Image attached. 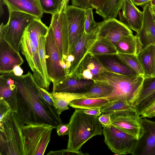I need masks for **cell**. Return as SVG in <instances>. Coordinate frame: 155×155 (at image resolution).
<instances>
[{
  "label": "cell",
  "mask_w": 155,
  "mask_h": 155,
  "mask_svg": "<svg viewBox=\"0 0 155 155\" xmlns=\"http://www.w3.org/2000/svg\"><path fill=\"white\" fill-rule=\"evenodd\" d=\"M1 74L15 82L17 87L15 113L25 124H45L56 129L63 123L54 106L41 97L36 87L37 84L30 71L20 76L15 75L13 72Z\"/></svg>",
  "instance_id": "6da1fadb"
},
{
  "label": "cell",
  "mask_w": 155,
  "mask_h": 155,
  "mask_svg": "<svg viewBox=\"0 0 155 155\" xmlns=\"http://www.w3.org/2000/svg\"><path fill=\"white\" fill-rule=\"evenodd\" d=\"M145 77L137 75L128 76L105 72L94 81L105 82L113 88L112 91L102 97L110 102L124 101L136 108L138 104Z\"/></svg>",
  "instance_id": "7a4b0ae2"
},
{
  "label": "cell",
  "mask_w": 155,
  "mask_h": 155,
  "mask_svg": "<svg viewBox=\"0 0 155 155\" xmlns=\"http://www.w3.org/2000/svg\"><path fill=\"white\" fill-rule=\"evenodd\" d=\"M69 132L67 149L77 151L90 139L102 134V125L98 117L76 108L68 123Z\"/></svg>",
  "instance_id": "3957f363"
},
{
  "label": "cell",
  "mask_w": 155,
  "mask_h": 155,
  "mask_svg": "<svg viewBox=\"0 0 155 155\" xmlns=\"http://www.w3.org/2000/svg\"><path fill=\"white\" fill-rule=\"evenodd\" d=\"M24 124L13 111L0 124V155H25Z\"/></svg>",
  "instance_id": "277c9868"
},
{
  "label": "cell",
  "mask_w": 155,
  "mask_h": 155,
  "mask_svg": "<svg viewBox=\"0 0 155 155\" xmlns=\"http://www.w3.org/2000/svg\"><path fill=\"white\" fill-rule=\"evenodd\" d=\"M54 127L47 124L26 123L23 127L25 155H43Z\"/></svg>",
  "instance_id": "5b68a950"
},
{
  "label": "cell",
  "mask_w": 155,
  "mask_h": 155,
  "mask_svg": "<svg viewBox=\"0 0 155 155\" xmlns=\"http://www.w3.org/2000/svg\"><path fill=\"white\" fill-rule=\"evenodd\" d=\"M8 12V22L5 25L2 23L0 26V37H3L19 52L21 41L26 27L32 20L37 18L23 12Z\"/></svg>",
  "instance_id": "8992f818"
},
{
  "label": "cell",
  "mask_w": 155,
  "mask_h": 155,
  "mask_svg": "<svg viewBox=\"0 0 155 155\" xmlns=\"http://www.w3.org/2000/svg\"><path fill=\"white\" fill-rule=\"evenodd\" d=\"M46 37L45 55L48 76L53 84H57L68 75L67 65L62 60L51 25Z\"/></svg>",
  "instance_id": "52a82bcc"
},
{
  "label": "cell",
  "mask_w": 155,
  "mask_h": 155,
  "mask_svg": "<svg viewBox=\"0 0 155 155\" xmlns=\"http://www.w3.org/2000/svg\"><path fill=\"white\" fill-rule=\"evenodd\" d=\"M102 134L108 148L117 155L131 154L137 140L112 125L103 127Z\"/></svg>",
  "instance_id": "ba28073f"
},
{
  "label": "cell",
  "mask_w": 155,
  "mask_h": 155,
  "mask_svg": "<svg viewBox=\"0 0 155 155\" xmlns=\"http://www.w3.org/2000/svg\"><path fill=\"white\" fill-rule=\"evenodd\" d=\"M20 49L33 72L34 78L40 87L49 90L50 86L44 78L39 51L32 43L28 32L25 31L21 41Z\"/></svg>",
  "instance_id": "9c48e42d"
},
{
  "label": "cell",
  "mask_w": 155,
  "mask_h": 155,
  "mask_svg": "<svg viewBox=\"0 0 155 155\" xmlns=\"http://www.w3.org/2000/svg\"><path fill=\"white\" fill-rule=\"evenodd\" d=\"M65 12L69 33L68 55H72L75 45L84 32L86 9L72 5H67Z\"/></svg>",
  "instance_id": "30bf717a"
},
{
  "label": "cell",
  "mask_w": 155,
  "mask_h": 155,
  "mask_svg": "<svg viewBox=\"0 0 155 155\" xmlns=\"http://www.w3.org/2000/svg\"><path fill=\"white\" fill-rule=\"evenodd\" d=\"M67 5H63L59 12L52 15L50 25L62 60L65 63L68 56L69 48L68 28L65 12Z\"/></svg>",
  "instance_id": "8fae6325"
},
{
  "label": "cell",
  "mask_w": 155,
  "mask_h": 155,
  "mask_svg": "<svg viewBox=\"0 0 155 155\" xmlns=\"http://www.w3.org/2000/svg\"><path fill=\"white\" fill-rule=\"evenodd\" d=\"M132 34L131 29L120 21L113 18L99 22L97 38H104L115 46L120 40Z\"/></svg>",
  "instance_id": "7c38bea8"
},
{
  "label": "cell",
  "mask_w": 155,
  "mask_h": 155,
  "mask_svg": "<svg viewBox=\"0 0 155 155\" xmlns=\"http://www.w3.org/2000/svg\"><path fill=\"white\" fill-rule=\"evenodd\" d=\"M112 125L138 140L144 132L142 118L138 111L135 113L111 115Z\"/></svg>",
  "instance_id": "4fadbf2b"
},
{
  "label": "cell",
  "mask_w": 155,
  "mask_h": 155,
  "mask_svg": "<svg viewBox=\"0 0 155 155\" xmlns=\"http://www.w3.org/2000/svg\"><path fill=\"white\" fill-rule=\"evenodd\" d=\"M105 72H111L104 66L97 56L88 53L75 71L69 75L79 80H94Z\"/></svg>",
  "instance_id": "5bb4252c"
},
{
  "label": "cell",
  "mask_w": 155,
  "mask_h": 155,
  "mask_svg": "<svg viewBox=\"0 0 155 155\" xmlns=\"http://www.w3.org/2000/svg\"><path fill=\"white\" fill-rule=\"evenodd\" d=\"M144 132L137 140L132 155H155V121L142 118Z\"/></svg>",
  "instance_id": "9a60e30c"
},
{
  "label": "cell",
  "mask_w": 155,
  "mask_h": 155,
  "mask_svg": "<svg viewBox=\"0 0 155 155\" xmlns=\"http://www.w3.org/2000/svg\"><path fill=\"white\" fill-rule=\"evenodd\" d=\"M24 60L19 52L14 49L2 37H0V73L13 72L16 66H21Z\"/></svg>",
  "instance_id": "2e32d148"
},
{
  "label": "cell",
  "mask_w": 155,
  "mask_h": 155,
  "mask_svg": "<svg viewBox=\"0 0 155 155\" xmlns=\"http://www.w3.org/2000/svg\"><path fill=\"white\" fill-rule=\"evenodd\" d=\"M143 8L142 22L136 35L139 38L143 48L150 44H155V22L150 4Z\"/></svg>",
  "instance_id": "e0dca14e"
},
{
  "label": "cell",
  "mask_w": 155,
  "mask_h": 155,
  "mask_svg": "<svg viewBox=\"0 0 155 155\" xmlns=\"http://www.w3.org/2000/svg\"><path fill=\"white\" fill-rule=\"evenodd\" d=\"M118 13L120 21L137 33L142 24L143 13L134 4L132 0H125Z\"/></svg>",
  "instance_id": "ac0fdd59"
},
{
  "label": "cell",
  "mask_w": 155,
  "mask_h": 155,
  "mask_svg": "<svg viewBox=\"0 0 155 155\" xmlns=\"http://www.w3.org/2000/svg\"><path fill=\"white\" fill-rule=\"evenodd\" d=\"M0 16L4 13L3 5H5L8 11L25 13L40 18L43 12L39 0H2L0 2Z\"/></svg>",
  "instance_id": "d6986e66"
},
{
  "label": "cell",
  "mask_w": 155,
  "mask_h": 155,
  "mask_svg": "<svg viewBox=\"0 0 155 155\" xmlns=\"http://www.w3.org/2000/svg\"><path fill=\"white\" fill-rule=\"evenodd\" d=\"M97 31L89 33L85 32L75 45L72 53L74 60L71 64L69 74H72L76 69L81 60L88 53L97 38Z\"/></svg>",
  "instance_id": "ffe728a7"
},
{
  "label": "cell",
  "mask_w": 155,
  "mask_h": 155,
  "mask_svg": "<svg viewBox=\"0 0 155 155\" xmlns=\"http://www.w3.org/2000/svg\"><path fill=\"white\" fill-rule=\"evenodd\" d=\"M94 82L92 80L78 79L72 75L68 74L60 82L53 84L52 92L85 91L93 85Z\"/></svg>",
  "instance_id": "44dd1931"
},
{
  "label": "cell",
  "mask_w": 155,
  "mask_h": 155,
  "mask_svg": "<svg viewBox=\"0 0 155 155\" xmlns=\"http://www.w3.org/2000/svg\"><path fill=\"white\" fill-rule=\"evenodd\" d=\"M137 56L143 69L145 78H155V44L143 48Z\"/></svg>",
  "instance_id": "7402d4cb"
},
{
  "label": "cell",
  "mask_w": 155,
  "mask_h": 155,
  "mask_svg": "<svg viewBox=\"0 0 155 155\" xmlns=\"http://www.w3.org/2000/svg\"><path fill=\"white\" fill-rule=\"evenodd\" d=\"M155 100V78H145L140 99L136 107L140 114Z\"/></svg>",
  "instance_id": "603a6c76"
},
{
  "label": "cell",
  "mask_w": 155,
  "mask_h": 155,
  "mask_svg": "<svg viewBox=\"0 0 155 155\" xmlns=\"http://www.w3.org/2000/svg\"><path fill=\"white\" fill-rule=\"evenodd\" d=\"M96 56L111 72L128 76L138 75L123 63L116 55Z\"/></svg>",
  "instance_id": "cb8c5ba5"
},
{
  "label": "cell",
  "mask_w": 155,
  "mask_h": 155,
  "mask_svg": "<svg viewBox=\"0 0 155 155\" xmlns=\"http://www.w3.org/2000/svg\"><path fill=\"white\" fill-rule=\"evenodd\" d=\"M58 113L59 114L69 109L68 105L73 100L85 98L82 92H59L50 93Z\"/></svg>",
  "instance_id": "d4e9b609"
},
{
  "label": "cell",
  "mask_w": 155,
  "mask_h": 155,
  "mask_svg": "<svg viewBox=\"0 0 155 155\" xmlns=\"http://www.w3.org/2000/svg\"><path fill=\"white\" fill-rule=\"evenodd\" d=\"M115 46L117 53L133 55H137L143 48L139 38L133 34L121 39Z\"/></svg>",
  "instance_id": "484cf974"
},
{
  "label": "cell",
  "mask_w": 155,
  "mask_h": 155,
  "mask_svg": "<svg viewBox=\"0 0 155 155\" xmlns=\"http://www.w3.org/2000/svg\"><path fill=\"white\" fill-rule=\"evenodd\" d=\"M17 87L15 82L8 83L5 77L0 76V99H3L8 102L13 111H16V96Z\"/></svg>",
  "instance_id": "4316f807"
},
{
  "label": "cell",
  "mask_w": 155,
  "mask_h": 155,
  "mask_svg": "<svg viewBox=\"0 0 155 155\" xmlns=\"http://www.w3.org/2000/svg\"><path fill=\"white\" fill-rule=\"evenodd\" d=\"M48 28L40 18H35L31 21L25 29L32 43L38 51L39 38L41 36H46Z\"/></svg>",
  "instance_id": "83f0119b"
},
{
  "label": "cell",
  "mask_w": 155,
  "mask_h": 155,
  "mask_svg": "<svg viewBox=\"0 0 155 155\" xmlns=\"http://www.w3.org/2000/svg\"><path fill=\"white\" fill-rule=\"evenodd\" d=\"M89 53L95 56L116 55L117 53L115 46L103 38H97L91 45Z\"/></svg>",
  "instance_id": "f1b7e54d"
},
{
  "label": "cell",
  "mask_w": 155,
  "mask_h": 155,
  "mask_svg": "<svg viewBox=\"0 0 155 155\" xmlns=\"http://www.w3.org/2000/svg\"><path fill=\"white\" fill-rule=\"evenodd\" d=\"M125 0H108L102 7L96 10V13L104 20L115 18Z\"/></svg>",
  "instance_id": "f546056e"
},
{
  "label": "cell",
  "mask_w": 155,
  "mask_h": 155,
  "mask_svg": "<svg viewBox=\"0 0 155 155\" xmlns=\"http://www.w3.org/2000/svg\"><path fill=\"white\" fill-rule=\"evenodd\" d=\"M137 111L136 108L124 101H116L110 103L101 108L102 114L111 115L135 113Z\"/></svg>",
  "instance_id": "4dcf8cb0"
},
{
  "label": "cell",
  "mask_w": 155,
  "mask_h": 155,
  "mask_svg": "<svg viewBox=\"0 0 155 155\" xmlns=\"http://www.w3.org/2000/svg\"><path fill=\"white\" fill-rule=\"evenodd\" d=\"M110 103L107 99L103 98H84L73 100L70 103L69 106L76 109L101 108Z\"/></svg>",
  "instance_id": "1f68e13d"
},
{
  "label": "cell",
  "mask_w": 155,
  "mask_h": 155,
  "mask_svg": "<svg viewBox=\"0 0 155 155\" xmlns=\"http://www.w3.org/2000/svg\"><path fill=\"white\" fill-rule=\"evenodd\" d=\"M94 81V84L88 89L82 92L85 98H102L112 91V87L108 84L100 81Z\"/></svg>",
  "instance_id": "d6a6232c"
},
{
  "label": "cell",
  "mask_w": 155,
  "mask_h": 155,
  "mask_svg": "<svg viewBox=\"0 0 155 155\" xmlns=\"http://www.w3.org/2000/svg\"><path fill=\"white\" fill-rule=\"evenodd\" d=\"M116 55L123 63L137 74L144 76L143 69L137 55L117 53Z\"/></svg>",
  "instance_id": "836d02e7"
},
{
  "label": "cell",
  "mask_w": 155,
  "mask_h": 155,
  "mask_svg": "<svg viewBox=\"0 0 155 155\" xmlns=\"http://www.w3.org/2000/svg\"><path fill=\"white\" fill-rule=\"evenodd\" d=\"M43 13L52 15L58 12L65 4L64 0H39Z\"/></svg>",
  "instance_id": "e575fe53"
},
{
  "label": "cell",
  "mask_w": 155,
  "mask_h": 155,
  "mask_svg": "<svg viewBox=\"0 0 155 155\" xmlns=\"http://www.w3.org/2000/svg\"><path fill=\"white\" fill-rule=\"evenodd\" d=\"M46 37L41 36L39 38V53L43 75L47 83L50 86L51 82L48 76L46 67L45 49Z\"/></svg>",
  "instance_id": "d590c367"
},
{
  "label": "cell",
  "mask_w": 155,
  "mask_h": 155,
  "mask_svg": "<svg viewBox=\"0 0 155 155\" xmlns=\"http://www.w3.org/2000/svg\"><path fill=\"white\" fill-rule=\"evenodd\" d=\"M92 8L90 7L86 9V18L84 23V32L89 33L98 30L99 22L94 20Z\"/></svg>",
  "instance_id": "8d00e7d4"
},
{
  "label": "cell",
  "mask_w": 155,
  "mask_h": 155,
  "mask_svg": "<svg viewBox=\"0 0 155 155\" xmlns=\"http://www.w3.org/2000/svg\"><path fill=\"white\" fill-rule=\"evenodd\" d=\"M13 111L9 103L3 99H0V124Z\"/></svg>",
  "instance_id": "74e56055"
},
{
  "label": "cell",
  "mask_w": 155,
  "mask_h": 155,
  "mask_svg": "<svg viewBox=\"0 0 155 155\" xmlns=\"http://www.w3.org/2000/svg\"><path fill=\"white\" fill-rule=\"evenodd\" d=\"M141 118H151L155 117V100L140 114Z\"/></svg>",
  "instance_id": "f35d334b"
},
{
  "label": "cell",
  "mask_w": 155,
  "mask_h": 155,
  "mask_svg": "<svg viewBox=\"0 0 155 155\" xmlns=\"http://www.w3.org/2000/svg\"><path fill=\"white\" fill-rule=\"evenodd\" d=\"M36 87L41 97L49 104L54 106L50 93L46 89L39 86L38 84L36 85Z\"/></svg>",
  "instance_id": "ab89813d"
},
{
  "label": "cell",
  "mask_w": 155,
  "mask_h": 155,
  "mask_svg": "<svg viewBox=\"0 0 155 155\" xmlns=\"http://www.w3.org/2000/svg\"><path fill=\"white\" fill-rule=\"evenodd\" d=\"M88 154L87 153H84L82 152L78 151H75L70 150L67 149H62L57 151L51 150L48 153L47 155H87Z\"/></svg>",
  "instance_id": "60d3db41"
},
{
  "label": "cell",
  "mask_w": 155,
  "mask_h": 155,
  "mask_svg": "<svg viewBox=\"0 0 155 155\" xmlns=\"http://www.w3.org/2000/svg\"><path fill=\"white\" fill-rule=\"evenodd\" d=\"M111 116L109 114H102L98 117L99 121L103 127H108L112 125Z\"/></svg>",
  "instance_id": "b9f144b4"
},
{
  "label": "cell",
  "mask_w": 155,
  "mask_h": 155,
  "mask_svg": "<svg viewBox=\"0 0 155 155\" xmlns=\"http://www.w3.org/2000/svg\"><path fill=\"white\" fill-rule=\"evenodd\" d=\"M57 135L59 136L68 135L69 132L68 123L64 124L63 123L58 125L56 128Z\"/></svg>",
  "instance_id": "7bdbcfd3"
},
{
  "label": "cell",
  "mask_w": 155,
  "mask_h": 155,
  "mask_svg": "<svg viewBox=\"0 0 155 155\" xmlns=\"http://www.w3.org/2000/svg\"><path fill=\"white\" fill-rule=\"evenodd\" d=\"M72 5L76 6L87 9L90 7V0H71Z\"/></svg>",
  "instance_id": "ee69618b"
},
{
  "label": "cell",
  "mask_w": 155,
  "mask_h": 155,
  "mask_svg": "<svg viewBox=\"0 0 155 155\" xmlns=\"http://www.w3.org/2000/svg\"><path fill=\"white\" fill-rule=\"evenodd\" d=\"M108 0H90L91 7L97 10L102 7Z\"/></svg>",
  "instance_id": "f6af8a7d"
},
{
  "label": "cell",
  "mask_w": 155,
  "mask_h": 155,
  "mask_svg": "<svg viewBox=\"0 0 155 155\" xmlns=\"http://www.w3.org/2000/svg\"><path fill=\"white\" fill-rule=\"evenodd\" d=\"M101 108H97L88 109H82L83 111L89 115L96 117L100 116L101 114Z\"/></svg>",
  "instance_id": "bcb514c9"
},
{
  "label": "cell",
  "mask_w": 155,
  "mask_h": 155,
  "mask_svg": "<svg viewBox=\"0 0 155 155\" xmlns=\"http://www.w3.org/2000/svg\"><path fill=\"white\" fill-rule=\"evenodd\" d=\"M152 0H132L134 4L137 6L143 7L148 4H150Z\"/></svg>",
  "instance_id": "7dc6e473"
},
{
  "label": "cell",
  "mask_w": 155,
  "mask_h": 155,
  "mask_svg": "<svg viewBox=\"0 0 155 155\" xmlns=\"http://www.w3.org/2000/svg\"><path fill=\"white\" fill-rule=\"evenodd\" d=\"M13 72L15 75L20 76L22 75L23 71L20 66H16L13 68Z\"/></svg>",
  "instance_id": "c3c4849f"
},
{
  "label": "cell",
  "mask_w": 155,
  "mask_h": 155,
  "mask_svg": "<svg viewBox=\"0 0 155 155\" xmlns=\"http://www.w3.org/2000/svg\"><path fill=\"white\" fill-rule=\"evenodd\" d=\"M152 6L155 7V0H152L150 4Z\"/></svg>",
  "instance_id": "681fc988"
},
{
  "label": "cell",
  "mask_w": 155,
  "mask_h": 155,
  "mask_svg": "<svg viewBox=\"0 0 155 155\" xmlns=\"http://www.w3.org/2000/svg\"><path fill=\"white\" fill-rule=\"evenodd\" d=\"M151 8L152 12L155 14V7L151 5Z\"/></svg>",
  "instance_id": "f907efd6"
},
{
  "label": "cell",
  "mask_w": 155,
  "mask_h": 155,
  "mask_svg": "<svg viewBox=\"0 0 155 155\" xmlns=\"http://www.w3.org/2000/svg\"><path fill=\"white\" fill-rule=\"evenodd\" d=\"M153 18L155 22V14L153 13Z\"/></svg>",
  "instance_id": "816d5d0a"
},
{
  "label": "cell",
  "mask_w": 155,
  "mask_h": 155,
  "mask_svg": "<svg viewBox=\"0 0 155 155\" xmlns=\"http://www.w3.org/2000/svg\"><path fill=\"white\" fill-rule=\"evenodd\" d=\"M2 0H0V2H2Z\"/></svg>",
  "instance_id": "f5cc1de1"
},
{
  "label": "cell",
  "mask_w": 155,
  "mask_h": 155,
  "mask_svg": "<svg viewBox=\"0 0 155 155\" xmlns=\"http://www.w3.org/2000/svg\"></svg>",
  "instance_id": "db71d44e"
}]
</instances>
